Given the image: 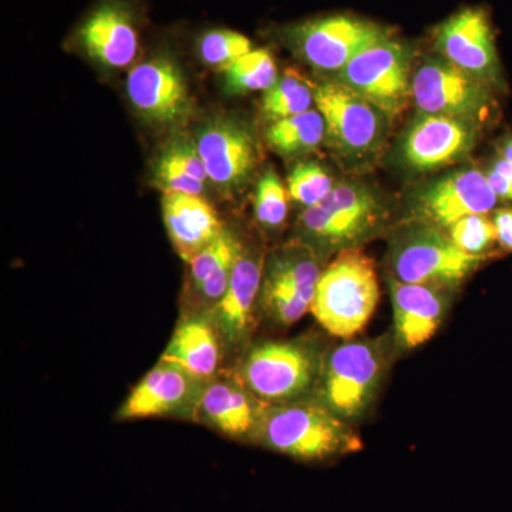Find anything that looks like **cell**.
Listing matches in <instances>:
<instances>
[{
    "label": "cell",
    "instance_id": "13",
    "mask_svg": "<svg viewBox=\"0 0 512 512\" xmlns=\"http://www.w3.org/2000/svg\"><path fill=\"white\" fill-rule=\"evenodd\" d=\"M497 201L487 174L467 168L427 185L417 197L416 210L421 222L448 229L468 215L490 214Z\"/></svg>",
    "mask_w": 512,
    "mask_h": 512
},
{
    "label": "cell",
    "instance_id": "4",
    "mask_svg": "<svg viewBox=\"0 0 512 512\" xmlns=\"http://www.w3.org/2000/svg\"><path fill=\"white\" fill-rule=\"evenodd\" d=\"M484 261L461 251L443 229L426 222L406 229L390 252L394 279L447 291L463 284Z\"/></svg>",
    "mask_w": 512,
    "mask_h": 512
},
{
    "label": "cell",
    "instance_id": "8",
    "mask_svg": "<svg viewBox=\"0 0 512 512\" xmlns=\"http://www.w3.org/2000/svg\"><path fill=\"white\" fill-rule=\"evenodd\" d=\"M315 104L332 146L348 160H369L382 150L387 116L340 82L316 87Z\"/></svg>",
    "mask_w": 512,
    "mask_h": 512
},
{
    "label": "cell",
    "instance_id": "17",
    "mask_svg": "<svg viewBox=\"0 0 512 512\" xmlns=\"http://www.w3.org/2000/svg\"><path fill=\"white\" fill-rule=\"evenodd\" d=\"M197 148L208 178L224 188L244 183L258 161L254 137L234 121H212L201 131Z\"/></svg>",
    "mask_w": 512,
    "mask_h": 512
},
{
    "label": "cell",
    "instance_id": "19",
    "mask_svg": "<svg viewBox=\"0 0 512 512\" xmlns=\"http://www.w3.org/2000/svg\"><path fill=\"white\" fill-rule=\"evenodd\" d=\"M264 261L259 256L242 254L232 271L227 292L212 308V320L229 345L248 338L254 323L256 298L261 291Z\"/></svg>",
    "mask_w": 512,
    "mask_h": 512
},
{
    "label": "cell",
    "instance_id": "25",
    "mask_svg": "<svg viewBox=\"0 0 512 512\" xmlns=\"http://www.w3.org/2000/svg\"><path fill=\"white\" fill-rule=\"evenodd\" d=\"M315 92L311 83L296 70L288 69L278 82L265 92L262 110L269 120L278 121L298 116L311 110L315 103Z\"/></svg>",
    "mask_w": 512,
    "mask_h": 512
},
{
    "label": "cell",
    "instance_id": "15",
    "mask_svg": "<svg viewBox=\"0 0 512 512\" xmlns=\"http://www.w3.org/2000/svg\"><path fill=\"white\" fill-rule=\"evenodd\" d=\"M477 124L454 117L420 113L403 144L404 158L419 171L446 167L466 156L474 147Z\"/></svg>",
    "mask_w": 512,
    "mask_h": 512
},
{
    "label": "cell",
    "instance_id": "27",
    "mask_svg": "<svg viewBox=\"0 0 512 512\" xmlns=\"http://www.w3.org/2000/svg\"><path fill=\"white\" fill-rule=\"evenodd\" d=\"M254 49L251 40L229 29H211L197 40L198 56L212 69L227 70L231 64Z\"/></svg>",
    "mask_w": 512,
    "mask_h": 512
},
{
    "label": "cell",
    "instance_id": "29",
    "mask_svg": "<svg viewBox=\"0 0 512 512\" xmlns=\"http://www.w3.org/2000/svg\"><path fill=\"white\" fill-rule=\"evenodd\" d=\"M456 247L468 255L487 259L498 245L494 222L488 215H468L447 229Z\"/></svg>",
    "mask_w": 512,
    "mask_h": 512
},
{
    "label": "cell",
    "instance_id": "10",
    "mask_svg": "<svg viewBox=\"0 0 512 512\" xmlns=\"http://www.w3.org/2000/svg\"><path fill=\"white\" fill-rule=\"evenodd\" d=\"M382 220V204L369 188L342 183L335 185L320 204L306 208L301 224L303 231L323 247L345 251L370 237Z\"/></svg>",
    "mask_w": 512,
    "mask_h": 512
},
{
    "label": "cell",
    "instance_id": "26",
    "mask_svg": "<svg viewBox=\"0 0 512 512\" xmlns=\"http://www.w3.org/2000/svg\"><path fill=\"white\" fill-rule=\"evenodd\" d=\"M278 79V67L268 49H252L225 70V86L234 94L268 92Z\"/></svg>",
    "mask_w": 512,
    "mask_h": 512
},
{
    "label": "cell",
    "instance_id": "31",
    "mask_svg": "<svg viewBox=\"0 0 512 512\" xmlns=\"http://www.w3.org/2000/svg\"><path fill=\"white\" fill-rule=\"evenodd\" d=\"M255 217L262 225L276 228L284 224L288 214V191L274 171H266L255 194Z\"/></svg>",
    "mask_w": 512,
    "mask_h": 512
},
{
    "label": "cell",
    "instance_id": "32",
    "mask_svg": "<svg viewBox=\"0 0 512 512\" xmlns=\"http://www.w3.org/2000/svg\"><path fill=\"white\" fill-rule=\"evenodd\" d=\"M262 296L266 311L281 325L289 326L301 320L312 309V305L303 301L295 293L281 286L266 284L264 282Z\"/></svg>",
    "mask_w": 512,
    "mask_h": 512
},
{
    "label": "cell",
    "instance_id": "11",
    "mask_svg": "<svg viewBox=\"0 0 512 512\" xmlns=\"http://www.w3.org/2000/svg\"><path fill=\"white\" fill-rule=\"evenodd\" d=\"M434 47L439 56L488 86L500 84V60L487 10H458L434 30Z\"/></svg>",
    "mask_w": 512,
    "mask_h": 512
},
{
    "label": "cell",
    "instance_id": "9",
    "mask_svg": "<svg viewBox=\"0 0 512 512\" xmlns=\"http://www.w3.org/2000/svg\"><path fill=\"white\" fill-rule=\"evenodd\" d=\"M412 96L420 113L481 124L494 106L490 86L444 57H429L412 77Z\"/></svg>",
    "mask_w": 512,
    "mask_h": 512
},
{
    "label": "cell",
    "instance_id": "35",
    "mask_svg": "<svg viewBox=\"0 0 512 512\" xmlns=\"http://www.w3.org/2000/svg\"><path fill=\"white\" fill-rule=\"evenodd\" d=\"M491 220L497 231L498 247L512 254V208L494 211Z\"/></svg>",
    "mask_w": 512,
    "mask_h": 512
},
{
    "label": "cell",
    "instance_id": "2",
    "mask_svg": "<svg viewBox=\"0 0 512 512\" xmlns=\"http://www.w3.org/2000/svg\"><path fill=\"white\" fill-rule=\"evenodd\" d=\"M379 299L372 259L359 249H345L320 275L311 312L330 335L349 339L366 328Z\"/></svg>",
    "mask_w": 512,
    "mask_h": 512
},
{
    "label": "cell",
    "instance_id": "5",
    "mask_svg": "<svg viewBox=\"0 0 512 512\" xmlns=\"http://www.w3.org/2000/svg\"><path fill=\"white\" fill-rule=\"evenodd\" d=\"M412 47L392 35L362 50L339 73L340 83L369 101L387 119L403 113L412 96Z\"/></svg>",
    "mask_w": 512,
    "mask_h": 512
},
{
    "label": "cell",
    "instance_id": "30",
    "mask_svg": "<svg viewBox=\"0 0 512 512\" xmlns=\"http://www.w3.org/2000/svg\"><path fill=\"white\" fill-rule=\"evenodd\" d=\"M335 185L325 168L316 163H301L288 177V195L306 208L320 204Z\"/></svg>",
    "mask_w": 512,
    "mask_h": 512
},
{
    "label": "cell",
    "instance_id": "24",
    "mask_svg": "<svg viewBox=\"0 0 512 512\" xmlns=\"http://www.w3.org/2000/svg\"><path fill=\"white\" fill-rule=\"evenodd\" d=\"M325 136L326 124L319 110L274 121L266 131L269 146L282 156L309 153L320 146Z\"/></svg>",
    "mask_w": 512,
    "mask_h": 512
},
{
    "label": "cell",
    "instance_id": "20",
    "mask_svg": "<svg viewBox=\"0 0 512 512\" xmlns=\"http://www.w3.org/2000/svg\"><path fill=\"white\" fill-rule=\"evenodd\" d=\"M163 212L174 248L187 262L224 232L217 212L200 195L168 192Z\"/></svg>",
    "mask_w": 512,
    "mask_h": 512
},
{
    "label": "cell",
    "instance_id": "23",
    "mask_svg": "<svg viewBox=\"0 0 512 512\" xmlns=\"http://www.w3.org/2000/svg\"><path fill=\"white\" fill-rule=\"evenodd\" d=\"M320 275L322 271L313 252L298 248L276 256L269 266L264 282L288 289L309 305H313Z\"/></svg>",
    "mask_w": 512,
    "mask_h": 512
},
{
    "label": "cell",
    "instance_id": "14",
    "mask_svg": "<svg viewBox=\"0 0 512 512\" xmlns=\"http://www.w3.org/2000/svg\"><path fill=\"white\" fill-rule=\"evenodd\" d=\"M202 386L204 379L175 363L160 360L134 387L120 409V417L133 420L197 412L205 392Z\"/></svg>",
    "mask_w": 512,
    "mask_h": 512
},
{
    "label": "cell",
    "instance_id": "1",
    "mask_svg": "<svg viewBox=\"0 0 512 512\" xmlns=\"http://www.w3.org/2000/svg\"><path fill=\"white\" fill-rule=\"evenodd\" d=\"M255 439L276 453L322 463L362 448V440L348 421L319 402H288L265 407Z\"/></svg>",
    "mask_w": 512,
    "mask_h": 512
},
{
    "label": "cell",
    "instance_id": "36",
    "mask_svg": "<svg viewBox=\"0 0 512 512\" xmlns=\"http://www.w3.org/2000/svg\"><path fill=\"white\" fill-rule=\"evenodd\" d=\"M498 151H500V157L512 165V134L501 141Z\"/></svg>",
    "mask_w": 512,
    "mask_h": 512
},
{
    "label": "cell",
    "instance_id": "34",
    "mask_svg": "<svg viewBox=\"0 0 512 512\" xmlns=\"http://www.w3.org/2000/svg\"><path fill=\"white\" fill-rule=\"evenodd\" d=\"M485 174L498 200L512 201V165L498 157Z\"/></svg>",
    "mask_w": 512,
    "mask_h": 512
},
{
    "label": "cell",
    "instance_id": "3",
    "mask_svg": "<svg viewBox=\"0 0 512 512\" xmlns=\"http://www.w3.org/2000/svg\"><path fill=\"white\" fill-rule=\"evenodd\" d=\"M387 353L380 339L352 340L333 349L320 370L319 402L348 423L362 419L382 386Z\"/></svg>",
    "mask_w": 512,
    "mask_h": 512
},
{
    "label": "cell",
    "instance_id": "18",
    "mask_svg": "<svg viewBox=\"0 0 512 512\" xmlns=\"http://www.w3.org/2000/svg\"><path fill=\"white\" fill-rule=\"evenodd\" d=\"M389 288L397 345L412 350L429 342L446 316L447 289L406 284L394 278Z\"/></svg>",
    "mask_w": 512,
    "mask_h": 512
},
{
    "label": "cell",
    "instance_id": "21",
    "mask_svg": "<svg viewBox=\"0 0 512 512\" xmlns=\"http://www.w3.org/2000/svg\"><path fill=\"white\" fill-rule=\"evenodd\" d=\"M265 407V404L256 402L254 394L241 380H232L205 387L197 413L222 433L242 437L254 433Z\"/></svg>",
    "mask_w": 512,
    "mask_h": 512
},
{
    "label": "cell",
    "instance_id": "28",
    "mask_svg": "<svg viewBox=\"0 0 512 512\" xmlns=\"http://www.w3.org/2000/svg\"><path fill=\"white\" fill-rule=\"evenodd\" d=\"M242 254L244 251H242L238 239L224 229L220 237L212 241L208 247L202 249L188 262L192 289H197L205 279L210 278L215 272H220L225 268H234Z\"/></svg>",
    "mask_w": 512,
    "mask_h": 512
},
{
    "label": "cell",
    "instance_id": "12",
    "mask_svg": "<svg viewBox=\"0 0 512 512\" xmlns=\"http://www.w3.org/2000/svg\"><path fill=\"white\" fill-rule=\"evenodd\" d=\"M137 10L128 0H101L74 32V42L94 62L130 66L140 49Z\"/></svg>",
    "mask_w": 512,
    "mask_h": 512
},
{
    "label": "cell",
    "instance_id": "6",
    "mask_svg": "<svg viewBox=\"0 0 512 512\" xmlns=\"http://www.w3.org/2000/svg\"><path fill=\"white\" fill-rule=\"evenodd\" d=\"M323 360L301 342H265L249 352L239 380L264 403H288L318 383Z\"/></svg>",
    "mask_w": 512,
    "mask_h": 512
},
{
    "label": "cell",
    "instance_id": "33",
    "mask_svg": "<svg viewBox=\"0 0 512 512\" xmlns=\"http://www.w3.org/2000/svg\"><path fill=\"white\" fill-rule=\"evenodd\" d=\"M154 178L164 194L181 192V194L200 195L204 190V183L191 177L183 165L178 163L167 150H164V153L158 158Z\"/></svg>",
    "mask_w": 512,
    "mask_h": 512
},
{
    "label": "cell",
    "instance_id": "16",
    "mask_svg": "<svg viewBox=\"0 0 512 512\" xmlns=\"http://www.w3.org/2000/svg\"><path fill=\"white\" fill-rule=\"evenodd\" d=\"M131 103L147 119L170 123L183 116L188 97L183 74L171 57L157 55L137 64L127 79Z\"/></svg>",
    "mask_w": 512,
    "mask_h": 512
},
{
    "label": "cell",
    "instance_id": "22",
    "mask_svg": "<svg viewBox=\"0 0 512 512\" xmlns=\"http://www.w3.org/2000/svg\"><path fill=\"white\" fill-rule=\"evenodd\" d=\"M161 360L175 363L200 379L214 375L220 365V345L211 323L204 318L184 320Z\"/></svg>",
    "mask_w": 512,
    "mask_h": 512
},
{
    "label": "cell",
    "instance_id": "7",
    "mask_svg": "<svg viewBox=\"0 0 512 512\" xmlns=\"http://www.w3.org/2000/svg\"><path fill=\"white\" fill-rule=\"evenodd\" d=\"M282 33L306 63L322 72L338 73L362 50L394 35L386 26L346 13L305 20Z\"/></svg>",
    "mask_w": 512,
    "mask_h": 512
}]
</instances>
